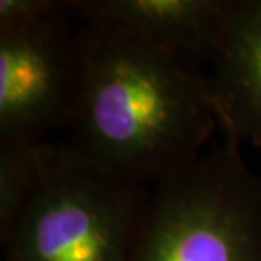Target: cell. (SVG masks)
<instances>
[{
	"instance_id": "6da1fadb",
	"label": "cell",
	"mask_w": 261,
	"mask_h": 261,
	"mask_svg": "<svg viewBox=\"0 0 261 261\" xmlns=\"http://www.w3.org/2000/svg\"><path fill=\"white\" fill-rule=\"evenodd\" d=\"M82 83L68 144L112 175L153 189L202 156L219 127L194 61L85 24Z\"/></svg>"
},
{
	"instance_id": "7a4b0ae2",
	"label": "cell",
	"mask_w": 261,
	"mask_h": 261,
	"mask_svg": "<svg viewBox=\"0 0 261 261\" xmlns=\"http://www.w3.org/2000/svg\"><path fill=\"white\" fill-rule=\"evenodd\" d=\"M70 144H48L44 171L7 241L4 261H133L149 198Z\"/></svg>"
},
{
	"instance_id": "3957f363",
	"label": "cell",
	"mask_w": 261,
	"mask_h": 261,
	"mask_svg": "<svg viewBox=\"0 0 261 261\" xmlns=\"http://www.w3.org/2000/svg\"><path fill=\"white\" fill-rule=\"evenodd\" d=\"M224 136L151 189L133 261H261V176Z\"/></svg>"
},
{
	"instance_id": "277c9868",
	"label": "cell",
	"mask_w": 261,
	"mask_h": 261,
	"mask_svg": "<svg viewBox=\"0 0 261 261\" xmlns=\"http://www.w3.org/2000/svg\"><path fill=\"white\" fill-rule=\"evenodd\" d=\"M66 9L24 24L0 25V141L41 143L70 127L82 83L78 33Z\"/></svg>"
},
{
	"instance_id": "5b68a950",
	"label": "cell",
	"mask_w": 261,
	"mask_h": 261,
	"mask_svg": "<svg viewBox=\"0 0 261 261\" xmlns=\"http://www.w3.org/2000/svg\"><path fill=\"white\" fill-rule=\"evenodd\" d=\"M232 0H82L71 10L88 25L129 34L181 58H212Z\"/></svg>"
},
{
	"instance_id": "8992f818",
	"label": "cell",
	"mask_w": 261,
	"mask_h": 261,
	"mask_svg": "<svg viewBox=\"0 0 261 261\" xmlns=\"http://www.w3.org/2000/svg\"><path fill=\"white\" fill-rule=\"evenodd\" d=\"M207 76L219 126L261 148V0H232Z\"/></svg>"
},
{
	"instance_id": "52a82bcc",
	"label": "cell",
	"mask_w": 261,
	"mask_h": 261,
	"mask_svg": "<svg viewBox=\"0 0 261 261\" xmlns=\"http://www.w3.org/2000/svg\"><path fill=\"white\" fill-rule=\"evenodd\" d=\"M48 143L0 141V243L7 241L44 171Z\"/></svg>"
},
{
	"instance_id": "ba28073f",
	"label": "cell",
	"mask_w": 261,
	"mask_h": 261,
	"mask_svg": "<svg viewBox=\"0 0 261 261\" xmlns=\"http://www.w3.org/2000/svg\"><path fill=\"white\" fill-rule=\"evenodd\" d=\"M70 2L60 0H2L0 2V25L24 24L48 17L66 9Z\"/></svg>"
}]
</instances>
